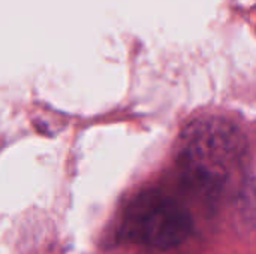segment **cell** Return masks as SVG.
Masks as SVG:
<instances>
[{
    "label": "cell",
    "mask_w": 256,
    "mask_h": 254,
    "mask_svg": "<svg viewBox=\"0 0 256 254\" xmlns=\"http://www.w3.org/2000/svg\"><path fill=\"white\" fill-rule=\"evenodd\" d=\"M244 151V136L232 121L206 115L183 129L177 166L188 187L206 198H218L240 168Z\"/></svg>",
    "instance_id": "obj_1"
},
{
    "label": "cell",
    "mask_w": 256,
    "mask_h": 254,
    "mask_svg": "<svg viewBox=\"0 0 256 254\" xmlns=\"http://www.w3.org/2000/svg\"><path fill=\"white\" fill-rule=\"evenodd\" d=\"M192 229L194 220L188 208L159 189L138 193L129 202L122 223L126 241L156 250L178 247L189 238Z\"/></svg>",
    "instance_id": "obj_2"
}]
</instances>
